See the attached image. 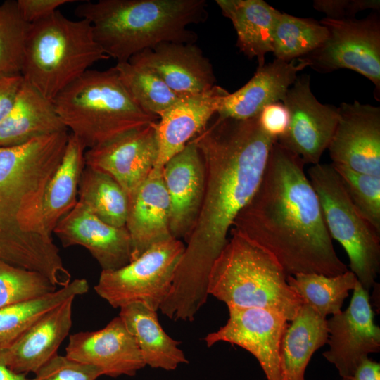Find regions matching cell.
I'll use <instances>...</instances> for the list:
<instances>
[{
    "label": "cell",
    "instance_id": "cell-1",
    "mask_svg": "<svg viewBox=\"0 0 380 380\" xmlns=\"http://www.w3.org/2000/svg\"><path fill=\"white\" fill-rule=\"evenodd\" d=\"M215 115L191 139L204 163V194L166 298L171 307L189 314L206 303L212 266L237 215L256 193L277 141L261 129L258 116L237 120Z\"/></svg>",
    "mask_w": 380,
    "mask_h": 380
},
{
    "label": "cell",
    "instance_id": "cell-2",
    "mask_svg": "<svg viewBox=\"0 0 380 380\" xmlns=\"http://www.w3.org/2000/svg\"><path fill=\"white\" fill-rule=\"evenodd\" d=\"M304 165L276 141L256 193L232 228L269 252L287 276H336L348 269L335 251Z\"/></svg>",
    "mask_w": 380,
    "mask_h": 380
},
{
    "label": "cell",
    "instance_id": "cell-3",
    "mask_svg": "<svg viewBox=\"0 0 380 380\" xmlns=\"http://www.w3.org/2000/svg\"><path fill=\"white\" fill-rule=\"evenodd\" d=\"M68 136L65 131L0 147V260L38 272L61 287L71 274L43 224L42 207Z\"/></svg>",
    "mask_w": 380,
    "mask_h": 380
},
{
    "label": "cell",
    "instance_id": "cell-4",
    "mask_svg": "<svg viewBox=\"0 0 380 380\" xmlns=\"http://www.w3.org/2000/svg\"><path fill=\"white\" fill-rule=\"evenodd\" d=\"M205 0H99L79 4L75 15L91 25L104 53L119 62L165 42L195 43L191 24L207 20Z\"/></svg>",
    "mask_w": 380,
    "mask_h": 380
},
{
    "label": "cell",
    "instance_id": "cell-5",
    "mask_svg": "<svg viewBox=\"0 0 380 380\" xmlns=\"http://www.w3.org/2000/svg\"><path fill=\"white\" fill-rule=\"evenodd\" d=\"M229 234L210 270L208 294L227 307L265 309L291 322L303 303L288 284L281 266L241 233L232 228Z\"/></svg>",
    "mask_w": 380,
    "mask_h": 380
},
{
    "label": "cell",
    "instance_id": "cell-6",
    "mask_svg": "<svg viewBox=\"0 0 380 380\" xmlns=\"http://www.w3.org/2000/svg\"><path fill=\"white\" fill-rule=\"evenodd\" d=\"M53 103L65 127L87 150L159 119L136 104L115 66L87 70L58 93Z\"/></svg>",
    "mask_w": 380,
    "mask_h": 380
},
{
    "label": "cell",
    "instance_id": "cell-7",
    "mask_svg": "<svg viewBox=\"0 0 380 380\" xmlns=\"http://www.w3.org/2000/svg\"><path fill=\"white\" fill-rule=\"evenodd\" d=\"M108 58L96 42L89 21L70 19L58 10L30 25L21 75L53 101L95 63Z\"/></svg>",
    "mask_w": 380,
    "mask_h": 380
},
{
    "label": "cell",
    "instance_id": "cell-8",
    "mask_svg": "<svg viewBox=\"0 0 380 380\" xmlns=\"http://www.w3.org/2000/svg\"><path fill=\"white\" fill-rule=\"evenodd\" d=\"M308 172L331 238L345 249L350 270L369 291L380 270V233L353 205L331 164L313 165Z\"/></svg>",
    "mask_w": 380,
    "mask_h": 380
},
{
    "label": "cell",
    "instance_id": "cell-9",
    "mask_svg": "<svg viewBox=\"0 0 380 380\" xmlns=\"http://www.w3.org/2000/svg\"><path fill=\"white\" fill-rule=\"evenodd\" d=\"M185 244L170 237L113 270H101L96 293L112 307L140 303L157 311L169 293Z\"/></svg>",
    "mask_w": 380,
    "mask_h": 380
},
{
    "label": "cell",
    "instance_id": "cell-10",
    "mask_svg": "<svg viewBox=\"0 0 380 380\" xmlns=\"http://www.w3.org/2000/svg\"><path fill=\"white\" fill-rule=\"evenodd\" d=\"M319 23L328 30V37L317 49L301 57L315 70L327 73L346 68L357 72L375 86L380 99V19L377 13L363 19L336 20Z\"/></svg>",
    "mask_w": 380,
    "mask_h": 380
},
{
    "label": "cell",
    "instance_id": "cell-11",
    "mask_svg": "<svg viewBox=\"0 0 380 380\" xmlns=\"http://www.w3.org/2000/svg\"><path fill=\"white\" fill-rule=\"evenodd\" d=\"M282 103L288 110L289 123L277 142L304 164L319 163L338 121V108L321 103L316 99L307 74L298 75Z\"/></svg>",
    "mask_w": 380,
    "mask_h": 380
},
{
    "label": "cell",
    "instance_id": "cell-12",
    "mask_svg": "<svg viewBox=\"0 0 380 380\" xmlns=\"http://www.w3.org/2000/svg\"><path fill=\"white\" fill-rule=\"evenodd\" d=\"M350 305L327 320L329 349L323 356L343 379L352 378L369 353L380 350V328L374 324L369 291L357 282Z\"/></svg>",
    "mask_w": 380,
    "mask_h": 380
},
{
    "label": "cell",
    "instance_id": "cell-13",
    "mask_svg": "<svg viewBox=\"0 0 380 380\" xmlns=\"http://www.w3.org/2000/svg\"><path fill=\"white\" fill-rule=\"evenodd\" d=\"M228 310L227 323L204 338L207 346L218 342L239 346L257 359L267 380H281L280 346L287 319L262 308L228 307Z\"/></svg>",
    "mask_w": 380,
    "mask_h": 380
},
{
    "label": "cell",
    "instance_id": "cell-14",
    "mask_svg": "<svg viewBox=\"0 0 380 380\" xmlns=\"http://www.w3.org/2000/svg\"><path fill=\"white\" fill-rule=\"evenodd\" d=\"M338 110L327 148L331 164L380 177V108L354 100L341 103Z\"/></svg>",
    "mask_w": 380,
    "mask_h": 380
},
{
    "label": "cell",
    "instance_id": "cell-15",
    "mask_svg": "<svg viewBox=\"0 0 380 380\" xmlns=\"http://www.w3.org/2000/svg\"><path fill=\"white\" fill-rule=\"evenodd\" d=\"M156 122L86 150L85 165L109 175L129 195L156 166L158 156Z\"/></svg>",
    "mask_w": 380,
    "mask_h": 380
},
{
    "label": "cell",
    "instance_id": "cell-16",
    "mask_svg": "<svg viewBox=\"0 0 380 380\" xmlns=\"http://www.w3.org/2000/svg\"><path fill=\"white\" fill-rule=\"evenodd\" d=\"M65 356L113 378L134 376L146 366L135 338L119 316L99 330L71 334Z\"/></svg>",
    "mask_w": 380,
    "mask_h": 380
},
{
    "label": "cell",
    "instance_id": "cell-17",
    "mask_svg": "<svg viewBox=\"0 0 380 380\" xmlns=\"http://www.w3.org/2000/svg\"><path fill=\"white\" fill-rule=\"evenodd\" d=\"M53 234L63 247L86 248L102 270H117L132 260V241L126 227L106 224L80 202L58 221Z\"/></svg>",
    "mask_w": 380,
    "mask_h": 380
},
{
    "label": "cell",
    "instance_id": "cell-18",
    "mask_svg": "<svg viewBox=\"0 0 380 380\" xmlns=\"http://www.w3.org/2000/svg\"><path fill=\"white\" fill-rule=\"evenodd\" d=\"M128 61L151 72L179 95L202 93L216 85L213 65L195 43H161Z\"/></svg>",
    "mask_w": 380,
    "mask_h": 380
},
{
    "label": "cell",
    "instance_id": "cell-19",
    "mask_svg": "<svg viewBox=\"0 0 380 380\" xmlns=\"http://www.w3.org/2000/svg\"><path fill=\"white\" fill-rule=\"evenodd\" d=\"M162 175L170 200L172 236L185 241L198 215L205 182L204 163L192 140L167 161Z\"/></svg>",
    "mask_w": 380,
    "mask_h": 380
},
{
    "label": "cell",
    "instance_id": "cell-20",
    "mask_svg": "<svg viewBox=\"0 0 380 380\" xmlns=\"http://www.w3.org/2000/svg\"><path fill=\"white\" fill-rule=\"evenodd\" d=\"M227 94L226 89L215 85L202 93L182 95L160 115L155 125L158 146L155 168L162 169L206 127Z\"/></svg>",
    "mask_w": 380,
    "mask_h": 380
},
{
    "label": "cell",
    "instance_id": "cell-21",
    "mask_svg": "<svg viewBox=\"0 0 380 380\" xmlns=\"http://www.w3.org/2000/svg\"><path fill=\"white\" fill-rule=\"evenodd\" d=\"M162 169L154 167L146 179L128 195L125 227L132 241L131 261L154 244L172 237L170 200Z\"/></svg>",
    "mask_w": 380,
    "mask_h": 380
},
{
    "label": "cell",
    "instance_id": "cell-22",
    "mask_svg": "<svg viewBox=\"0 0 380 380\" xmlns=\"http://www.w3.org/2000/svg\"><path fill=\"white\" fill-rule=\"evenodd\" d=\"M308 66L309 63L303 58L290 62L275 58L258 66L245 85L223 99L216 115L237 120L258 116L265 106L282 102L298 72Z\"/></svg>",
    "mask_w": 380,
    "mask_h": 380
},
{
    "label": "cell",
    "instance_id": "cell-23",
    "mask_svg": "<svg viewBox=\"0 0 380 380\" xmlns=\"http://www.w3.org/2000/svg\"><path fill=\"white\" fill-rule=\"evenodd\" d=\"M71 298L39 317L10 346L4 349L8 367L18 374L36 373L57 355L72 327Z\"/></svg>",
    "mask_w": 380,
    "mask_h": 380
},
{
    "label": "cell",
    "instance_id": "cell-24",
    "mask_svg": "<svg viewBox=\"0 0 380 380\" xmlns=\"http://www.w3.org/2000/svg\"><path fill=\"white\" fill-rule=\"evenodd\" d=\"M68 131L53 101L23 79L9 113L0 122V147L16 146L34 139Z\"/></svg>",
    "mask_w": 380,
    "mask_h": 380
},
{
    "label": "cell",
    "instance_id": "cell-25",
    "mask_svg": "<svg viewBox=\"0 0 380 380\" xmlns=\"http://www.w3.org/2000/svg\"><path fill=\"white\" fill-rule=\"evenodd\" d=\"M222 15L236 30V46L258 66L272 52L273 31L279 11L262 0H216Z\"/></svg>",
    "mask_w": 380,
    "mask_h": 380
},
{
    "label": "cell",
    "instance_id": "cell-26",
    "mask_svg": "<svg viewBox=\"0 0 380 380\" xmlns=\"http://www.w3.org/2000/svg\"><path fill=\"white\" fill-rule=\"evenodd\" d=\"M135 338L146 365L166 371L175 370L189 361L180 344L166 334L157 311L140 303L120 308L118 315Z\"/></svg>",
    "mask_w": 380,
    "mask_h": 380
},
{
    "label": "cell",
    "instance_id": "cell-27",
    "mask_svg": "<svg viewBox=\"0 0 380 380\" xmlns=\"http://www.w3.org/2000/svg\"><path fill=\"white\" fill-rule=\"evenodd\" d=\"M327 319L303 303L288 324L281 342V380H305V372L314 353L327 342Z\"/></svg>",
    "mask_w": 380,
    "mask_h": 380
},
{
    "label": "cell",
    "instance_id": "cell-28",
    "mask_svg": "<svg viewBox=\"0 0 380 380\" xmlns=\"http://www.w3.org/2000/svg\"><path fill=\"white\" fill-rule=\"evenodd\" d=\"M87 149L80 140L69 134L60 164L46 188L42 207L43 224L50 234L58 221L78 202V188L85 167Z\"/></svg>",
    "mask_w": 380,
    "mask_h": 380
},
{
    "label": "cell",
    "instance_id": "cell-29",
    "mask_svg": "<svg viewBox=\"0 0 380 380\" xmlns=\"http://www.w3.org/2000/svg\"><path fill=\"white\" fill-rule=\"evenodd\" d=\"M88 291V281L85 279H76L58 290L38 298L1 308L0 349L10 346L48 311Z\"/></svg>",
    "mask_w": 380,
    "mask_h": 380
},
{
    "label": "cell",
    "instance_id": "cell-30",
    "mask_svg": "<svg viewBox=\"0 0 380 380\" xmlns=\"http://www.w3.org/2000/svg\"><path fill=\"white\" fill-rule=\"evenodd\" d=\"M78 202L106 224L125 227L128 195L109 175L85 165L79 184Z\"/></svg>",
    "mask_w": 380,
    "mask_h": 380
},
{
    "label": "cell",
    "instance_id": "cell-31",
    "mask_svg": "<svg viewBox=\"0 0 380 380\" xmlns=\"http://www.w3.org/2000/svg\"><path fill=\"white\" fill-rule=\"evenodd\" d=\"M289 286L320 317L340 313L348 292L353 290L357 281L355 274L348 270L336 275L300 273L287 276Z\"/></svg>",
    "mask_w": 380,
    "mask_h": 380
},
{
    "label": "cell",
    "instance_id": "cell-32",
    "mask_svg": "<svg viewBox=\"0 0 380 380\" xmlns=\"http://www.w3.org/2000/svg\"><path fill=\"white\" fill-rule=\"evenodd\" d=\"M328 30L319 21L279 13L273 31L275 58L290 62L318 49L327 39Z\"/></svg>",
    "mask_w": 380,
    "mask_h": 380
},
{
    "label": "cell",
    "instance_id": "cell-33",
    "mask_svg": "<svg viewBox=\"0 0 380 380\" xmlns=\"http://www.w3.org/2000/svg\"><path fill=\"white\" fill-rule=\"evenodd\" d=\"M115 68L134 101L148 115L159 118L182 96L151 72L129 61L117 63Z\"/></svg>",
    "mask_w": 380,
    "mask_h": 380
},
{
    "label": "cell",
    "instance_id": "cell-34",
    "mask_svg": "<svg viewBox=\"0 0 380 380\" xmlns=\"http://www.w3.org/2000/svg\"><path fill=\"white\" fill-rule=\"evenodd\" d=\"M29 26L20 13L17 1L0 4V75L21 74Z\"/></svg>",
    "mask_w": 380,
    "mask_h": 380
},
{
    "label": "cell",
    "instance_id": "cell-35",
    "mask_svg": "<svg viewBox=\"0 0 380 380\" xmlns=\"http://www.w3.org/2000/svg\"><path fill=\"white\" fill-rule=\"evenodd\" d=\"M56 289L41 273L0 260V309L38 298Z\"/></svg>",
    "mask_w": 380,
    "mask_h": 380
},
{
    "label": "cell",
    "instance_id": "cell-36",
    "mask_svg": "<svg viewBox=\"0 0 380 380\" xmlns=\"http://www.w3.org/2000/svg\"><path fill=\"white\" fill-rule=\"evenodd\" d=\"M333 167L353 205L380 233V177L356 172L341 166Z\"/></svg>",
    "mask_w": 380,
    "mask_h": 380
},
{
    "label": "cell",
    "instance_id": "cell-37",
    "mask_svg": "<svg viewBox=\"0 0 380 380\" xmlns=\"http://www.w3.org/2000/svg\"><path fill=\"white\" fill-rule=\"evenodd\" d=\"M34 374L32 379L27 380H96L103 375L96 367L58 354Z\"/></svg>",
    "mask_w": 380,
    "mask_h": 380
},
{
    "label": "cell",
    "instance_id": "cell-38",
    "mask_svg": "<svg viewBox=\"0 0 380 380\" xmlns=\"http://www.w3.org/2000/svg\"><path fill=\"white\" fill-rule=\"evenodd\" d=\"M315 9L324 13L327 18L342 20L354 18L359 11L366 9L379 11V0H316Z\"/></svg>",
    "mask_w": 380,
    "mask_h": 380
},
{
    "label": "cell",
    "instance_id": "cell-39",
    "mask_svg": "<svg viewBox=\"0 0 380 380\" xmlns=\"http://www.w3.org/2000/svg\"><path fill=\"white\" fill-rule=\"evenodd\" d=\"M261 129L267 135L278 139L287 130L289 114L281 101L265 106L258 115Z\"/></svg>",
    "mask_w": 380,
    "mask_h": 380
},
{
    "label": "cell",
    "instance_id": "cell-40",
    "mask_svg": "<svg viewBox=\"0 0 380 380\" xmlns=\"http://www.w3.org/2000/svg\"><path fill=\"white\" fill-rule=\"evenodd\" d=\"M74 0H17V4L24 20L29 24L36 23Z\"/></svg>",
    "mask_w": 380,
    "mask_h": 380
},
{
    "label": "cell",
    "instance_id": "cell-41",
    "mask_svg": "<svg viewBox=\"0 0 380 380\" xmlns=\"http://www.w3.org/2000/svg\"><path fill=\"white\" fill-rule=\"evenodd\" d=\"M23 82L21 74L0 75V122L13 107Z\"/></svg>",
    "mask_w": 380,
    "mask_h": 380
},
{
    "label": "cell",
    "instance_id": "cell-42",
    "mask_svg": "<svg viewBox=\"0 0 380 380\" xmlns=\"http://www.w3.org/2000/svg\"><path fill=\"white\" fill-rule=\"evenodd\" d=\"M353 380H380V365L369 357L365 358L357 367Z\"/></svg>",
    "mask_w": 380,
    "mask_h": 380
},
{
    "label": "cell",
    "instance_id": "cell-43",
    "mask_svg": "<svg viewBox=\"0 0 380 380\" xmlns=\"http://www.w3.org/2000/svg\"><path fill=\"white\" fill-rule=\"evenodd\" d=\"M0 380H27L25 374L11 370L6 364L4 349H0Z\"/></svg>",
    "mask_w": 380,
    "mask_h": 380
},
{
    "label": "cell",
    "instance_id": "cell-44",
    "mask_svg": "<svg viewBox=\"0 0 380 380\" xmlns=\"http://www.w3.org/2000/svg\"><path fill=\"white\" fill-rule=\"evenodd\" d=\"M341 380H353L352 378H348V379H342Z\"/></svg>",
    "mask_w": 380,
    "mask_h": 380
}]
</instances>
